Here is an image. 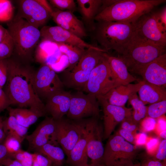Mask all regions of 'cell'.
Here are the masks:
<instances>
[{
	"label": "cell",
	"instance_id": "816d5d0a",
	"mask_svg": "<svg viewBox=\"0 0 166 166\" xmlns=\"http://www.w3.org/2000/svg\"><path fill=\"white\" fill-rule=\"evenodd\" d=\"M113 166H134V164L132 160H121L116 162Z\"/></svg>",
	"mask_w": 166,
	"mask_h": 166
},
{
	"label": "cell",
	"instance_id": "d6a6232c",
	"mask_svg": "<svg viewBox=\"0 0 166 166\" xmlns=\"http://www.w3.org/2000/svg\"><path fill=\"white\" fill-rule=\"evenodd\" d=\"M14 50L13 42L9 34L0 43V60L7 59L10 57L13 54Z\"/></svg>",
	"mask_w": 166,
	"mask_h": 166
},
{
	"label": "cell",
	"instance_id": "8fae6325",
	"mask_svg": "<svg viewBox=\"0 0 166 166\" xmlns=\"http://www.w3.org/2000/svg\"><path fill=\"white\" fill-rule=\"evenodd\" d=\"M99 103L96 97L91 93L85 94L82 91H77L72 94L69 110L66 115L73 120L86 118H99Z\"/></svg>",
	"mask_w": 166,
	"mask_h": 166
},
{
	"label": "cell",
	"instance_id": "9c48e42d",
	"mask_svg": "<svg viewBox=\"0 0 166 166\" xmlns=\"http://www.w3.org/2000/svg\"><path fill=\"white\" fill-rule=\"evenodd\" d=\"M53 11L46 0L18 1V12L16 16L25 19L38 28L45 25Z\"/></svg>",
	"mask_w": 166,
	"mask_h": 166
},
{
	"label": "cell",
	"instance_id": "3957f363",
	"mask_svg": "<svg viewBox=\"0 0 166 166\" xmlns=\"http://www.w3.org/2000/svg\"><path fill=\"white\" fill-rule=\"evenodd\" d=\"M7 26L14 44L12 56L23 63L30 65L41 38L40 30L25 19L16 16L7 22Z\"/></svg>",
	"mask_w": 166,
	"mask_h": 166
},
{
	"label": "cell",
	"instance_id": "484cf974",
	"mask_svg": "<svg viewBox=\"0 0 166 166\" xmlns=\"http://www.w3.org/2000/svg\"><path fill=\"white\" fill-rule=\"evenodd\" d=\"M77 2L83 20L88 24H93L102 5V0H77Z\"/></svg>",
	"mask_w": 166,
	"mask_h": 166
},
{
	"label": "cell",
	"instance_id": "bcb514c9",
	"mask_svg": "<svg viewBox=\"0 0 166 166\" xmlns=\"http://www.w3.org/2000/svg\"><path fill=\"white\" fill-rule=\"evenodd\" d=\"M1 164L3 166H23L18 161L9 156L3 160Z\"/></svg>",
	"mask_w": 166,
	"mask_h": 166
},
{
	"label": "cell",
	"instance_id": "8992f818",
	"mask_svg": "<svg viewBox=\"0 0 166 166\" xmlns=\"http://www.w3.org/2000/svg\"><path fill=\"white\" fill-rule=\"evenodd\" d=\"M119 85L113 76L109 65L104 53L102 58L91 71L82 91L97 97L104 95L112 89Z\"/></svg>",
	"mask_w": 166,
	"mask_h": 166
},
{
	"label": "cell",
	"instance_id": "5b68a950",
	"mask_svg": "<svg viewBox=\"0 0 166 166\" xmlns=\"http://www.w3.org/2000/svg\"><path fill=\"white\" fill-rule=\"evenodd\" d=\"M134 33L133 23L101 21L96 28L95 38L103 49H113L121 55Z\"/></svg>",
	"mask_w": 166,
	"mask_h": 166
},
{
	"label": "cell",
	"instance_id": "b9f144b4",
	"mask_svg": "<svg viewBox=\"0 0 166 166\" xmlns=\"http://www.w3.org/2000/svg\"><path fill=\"white\" fill-rule=\"evenodd\" d=\"M10 105L8 99L4 90L0 88V113Z\"/></svg>",
	"mask_w": 166,
	"mask_h": 166
},
{
	"label": "cell",
	"instance_id": "7402d4cb",
	"mask_svg": "<svg viewBox=\"0 0 166 166\" xmlns=\"http://www.w3.org/2000/svg\"><path fill=\"white\" fill-rule=\"evenodd\" d=\"M89 138L88 130L85 126L78 140L67 156L66 162L70 166H86L88 156L87 145Z\"/></svg>",
	"mask_w": 166,
	"mask_h": 166
},
{
	"label": "cell",
	"instance_id": "ab89813d",
	"mask_svg": "<svg viewBox=\"0 0 166 166\" xmlns=\"http://www.w3.org/2000/svg\"><path fill=\"white\" fill-rule=\"evenodd\" d=\"M141 121V126L143 129L146 132L153 130L156 125V119L149 117H146Z\"/></svg>",
	"mask_w": 166,
	"mask_h": 166
},
{
	"label": "cell",
	"instance_id": "f1b7e54d",
	"mask_svg": "<svg viewBox=\"0 0 166 166\" xmlns=\"http://www.w3.org/2000/svg\"><path fill=\"white\" fill-rule=\"evenodd\" d=\"M58 50L68 57L69 68L67 69L71 70L77 64L85 50L71 45L62 44H55Z\"/></svg>",
	"mask_w": 166,
	"mask_h": 166
},
{
	"label": "cell",
	"instance_id": "e575fe53",
	"mask_svg": "<svg viewBox=\"0 0 166 166\" xmlns=\"http://www.w3.org/2000/svg\"><path fill=\"white\" fill-rule=\"evenodd\" d=\"M49 1L52 5L60 10H66L73 12L76 9V3L73 0H50Z\"/></svg>",
	"mask_w": 166,
	"mask_h": 166
},
{
	"label": "cell",
	"instance_id": "7a4b0ae2",
	"mask_svg": "<svg viewBox=\"0 0 166 166\" xmlns=\"http://www.w3.org/2000/svg\"><path fill=\"white\" fill-rule=\"evenodd\" d=\"M166 0H102L100 11L94 18L99 22L134 23L142 15L152 11Z\"/></svg>",
	"mask_w": 166,
	"mask_h": 166
},
{
	"label": "cell",
	"instance_id": "7c38bea8",
	"mask_svg": "<svg viewBox=\"0 0 166 166\" xmlns=\"http://www.w3.org/2000/svg\"><path fill=\"white\" fill-rule=\"evenodd\" d=\"M136 152L132 144L116 133L108 138L104 147L102 162L107 166H113L120 160L133 161Z\"/></svg>",
	"mask_w": 166,
	"mask_h": 166
},
{
	"label": "cell",
	"instance_id": "e0dca14e",
	"mask_svg": "<svg viewBox=\"0 0 166 166\" xmlns=\"http://www.w3.org/2000/svg\"><path fill=\"white\" fill-rule=\"evenodd\" d=\"M55 120L52 117H46L26 139L28 142L30 150L36 151L48 143L55 145L58 144L55 134Z\"/></svg>",
	"mask_w": 166,
	"mask_h": 166
},
{
	"label": "cell",
	"instance_id": "60d3db41",
	"mask_svg": "<svg viewBox=\"0 0 166 166\" xmlns=\"http://www.w3.org/2000/svg\"><path fill=\"white\" fill-rule=\"evenodd\" d=\"M156 159L159 161H164L166 158V140L164 139L159 144L156 152Z\"/></svg>",
	"mask_w": 166,
	"mask_h": 166
},
{
	"label": "cell",
	"instance_id": "d4e9b609",
	"mask_svg": "<svg viewBox=\"0 0 166 166\" xmlns=\"http://www.w3.org/2000/svg\"><path fill=\"white\" fill-rule=\"evenodd\" d=\"M9 115L14 117L20 124L28 128L35 123L38 118L45 116L46 113L43 111L29 108H12L8 107Z\"/></svg>",
	"mask_w": 166,
	"mask_h": 166
},
{
	"label": "cell",
	"instance_id": "ee69618b",
	"mask_svg": "<svg viewBox=\"0 0 166 166\" xmlns=\"http://www.w3.org/2000/svg\"><path fill=\"white\" fill-rule=\"evenodd\" d=\"M118 134L128 142L135 143V137L130 132L121 128L119 130Z\"/></svg>",
	"mask_w": 166,
	"mask_h": 166
},
{
	"label": "cell",
	"instance_id": "8d00e7d4",
	"mask_svg": "<svg viewBox=\"0 0 166 166\" xmlns=\"http://www.w3.org/2000/svg\"><path fill=\"white\" fill-rule=\"evenodd\" d=\"M156 21L159 27L166 35V7H164L160 10L155 12Z\"/></svg>",
	"mask_w": 166,
	"mask_h": 166
},
{
	"label": "cell",
	"instance_id": "836d02e7",
	"mask_svg": "<svg viewBox=\"0 0 166 166\" xmlns=\"http://www.w3.org/2000/svg\"><path fill=\"white\" fill-rule=\"evenodd\" d=\"M22 142L16 136L9 134L6 136L3 144L6 147L9 155L21 149Z\"/></svg>",
	"mask_w": 166,
	"mask_h": 166
},
{
	"label": "cell",
	"instance_id": "db71d44e",
	"mask_svg": "<svg viewBox=\"0 0 166 166\" xmlns=\"http://www.w3.org/2000/svg\"><path fill=\"white\" fill-rule=\"evenodd\" d=\"M86 166H107L103 163H91Z\"/></svg>",
	"mask_w": 166,
	"mask_h": 166
},
{
	"label": "cell",
	"instance_id": "9f6ffc18",
	"mask_svg": "<svg viewBox=\"0 0 166 166\" xmlns=\"http://www.w3.org/2000/svg\"><path fill=\"white\" fill-rule=\"evenodd\" d=\"M134 166H141V164L140 163H137L134 164Z\"/></svg>",
	"mask_w": 166,
	"mask_h": 166
},
{
	"label": "cell",
	"instance_id": "ba28073f",
	"mask_svg": "<svg viewBox=\"0 0 166 166\" xmlns=\"http://www.w3.org/2000/svg\"><path fill=\"white\" fill-rule=\"evenodd\" d=\"M85 119L73 120L63 117L55 120L57 141L67 156L83 131Z\"/></svg>",
	"mask_w": 166,
	"mask_h": 166
},
{
	"label": "cell",
	"instance_id": "277c9868",
	"mask_svg": "<svg viewBox=\"0 0 166 166\" xmlns=\"http://www.w3.org/2000/svg\"><path fill=\"white\" fill-rule=\"evenodd\" d=\"M166 53V46L143 39L134 33L119 57L129 72L136 74L141 67Z\"/></svg>",
	"mask_w": 166,
	"mask_h": 166
},
{
	"label": "cell",
	"instance_id": "4fadbf2b",
	"mask_svg": "<svg viewBox=\"0 0 166 166\" xmlns=\"http://www.w3.org/2000/svg\"><path fill=\"white\" fill-rule=\"evenodd\" d=\"M133 24L135 34L155 44L166 46V35L160 29L155 12L152 11L142 15Z\"/></svg>",
	"mask_w": 166,
	"mask_h": 166
},
{
	"label": "cell",
	"instance_id": "6f0895ef",
	"mask_svg": "<svg viewBox=\"0 0 166 166\" xmlns=\"http://www.w3.org/2000/svg\"><path fill=\"white\" fill-rule=\"evenodd\" d=\"M0 166H3L1 164H0Z\"/></svg>",
	"mask_w": 166,
	"mask_h": 166
},
{
	"label": "cell",
	"instance_id": "4dcf8cb0",
	"mask_svg": "<svg viewBox=\"0 0 166 166\" xmlns=\"http://www.w3.org/2000/svg\"><path fill=\"white\" fill-rule=\"evenodd\" d=\"M166 112V100L154 103L147 107V117L155 119L163 115Z\"/></svg>",
	"mask_w": 166,
	"mask_h": 166
},
{
	"label": "cell",
	"instance_id": "7dc6e473",
	"mask_svg": "<svg viewBox=\"0 0 166 166\" xmlns=\"http://www.w3.org/2000/svg\"><path fill=\"white\" fill-rule=\"evenodd\" d=\"M146 135L145 133H139L135 137V143L138 145H143L146 143Z\"/></svg>",
	"mask_w": 166,
	"mask_h": 166
},
{
	"label": "cell",
	"instance_id": "f6af8a7d",
	"mask_svg": "<svg viewBox=\"0 0 166 166\" xmlns=\"http://www.w3.org/2000/svg\"><path fill=\"white\" fill-rule=\"evenodd\" d=\"M159 144V141L158 139L153 138L150 139L146 143V148L148 151L150 153H152L158 147Z\"/></svg>",
	"mask_w": 166,
	"mask_h": 166
},
{
	"label": "cell",
	"instance_id": "6da1fadb",
	"mask_svg": "<svg viewBox=\"0 0 166 166\" xmlns=\"http://www.w3.org/2000/svg\"><path fill=\"white\" fill-rule=\"evenodd\" d=\"M7 61V78L4 91L10 105L29 107L46 113L45 104L34 89L35 70L30 64L23 63L12 56Z\"/></svg>",
	"mask_w": 166,
	"mask_h": 166
},
{
	"label": "cell",
	"instance_id": "f35d334b",
	"mask_svg": "<svg viewBox=\"0 0 166 166\" xmlns=\"http://www.w3.org/2000/svg\"><path fill=\"white\" fill-rule=\"evenodd\" d=\"M7 59L0 60V88L5 85L7 78Z\"/></svg>",
	"mask_w": 166,
	"mask_h": 166
},
{
	"label": "cell",
	"instance_id": "c3c4849f",
	"mask_svg": "<svg viewBox=\"0 0 166 166\" xmlns=\"http://www.w3.org/2000/svg\"><path fill=\"white\" fill-rule=\"evenodd\" d=\"M163 116L157 119L156 125H157L158 129L160 132L166 130V120Z\"/></svg>",
	"mask_w": 166,
	"mask_h": 166
},
{
	"label": "cell",
	"instance_id": "83f0119b",
	"mask_svg": "<svg viewBox=\"0 0 166 166\" xmlns=\"http://www.w3.org/2000/svg\"><path fill=\"white\" fill-rule=\"evenodd\" d=\"M3 128L6 136L14 135L22 142L27 135L28 130V128L19 124L15 118L10 115L3 121Z\"/></svg>",
	"mask_w": 166,
	"mask_h": 166
},
{
	"label": "cell",
	"instance_id": "d6986e66",
	"mask_svg": "<svg viewBox=\"0 0 166 166\" xmlns=\"http://www.w3.org/2000/svg\"><path fill=\"white\" fill-rule=\"evenodd\" d=\"M53 21L58 26L82 38L87 36L82 22L73 14L69 11L57 9L51 14Z\"/></svg>",
	"mask_w": 166,
	"mask_h": 166
},
{
	"label": "cell",
	"instance_id": "74e56055",
	"mask_svg": "<svg viewBox=\"0 0 166 166\" xmlns=\"http://www.w3.org/2000/svg\"><path fill=\"white\" fill-rule=\"evenodd\" d=\"M121 128L131 132L133 135L138 129V123L133 120L132 116L125 118L121 122Z\"/></svg>",
	"mask_w": 166,
	"mask_h": 166
},
{
	"label": "cell",
	"instance_id": "680465c9",
	"mask_svg": "<svg viewBox=\"0 0 166 166\" xmlns=\"http://www.w3.org/2000/svg\"><path fill=\"white\" fill-rule=\"evenodd\" d=\"M1 118L0 117V119Z\"/></svg>",
	"mask_w": 166,
	"mask_h": 166
},
{
	"label": "cell",
	"instance_id": "7bdbcfd3",
	"mask_svg": "<svg viewBox=\"0 0 166 166\" xmlns=\"http://www.w3.org/2000/svg\"><path fill=\"white\" fill-rule=\"evenodd\" d=\"M23 166H32L33 162V153L24 151V155L19 162Z\"/></svg>",
	"mask_w": 166,
	"mask_h": 166
},
{
	"label": "cell",
	"instance_id": "1f68e13d",
	"mask_svg": "<svg viewBox=\"0 0 166 166\" xmlns=\"http://www.w3.org/2000/svg\"><path fill=\"white\" fill-rule=\"evenodd\" d=\"M14 7L10 0H0V22H8L13 18Z\"/></svg>",
	"mask_w": 166,
	"mask_h": 166
},
{
	"label": "cell",
	"instance_id": "f546056e",
	"mask_svg": "<svg viewBox=\"0 0 166 166\" xmlns=\"http://www.w3.org/2000/svg\"><path fill=\"white\" fill-rule=\"evenodd\" d=\"M128 100L133 109L132 117L134 121L138 123L147 117V107L140 99L137 93L132 95Z\"/></svg>",
	"mask_w": 166,
	"mask_h": 166
},
{
	"label": "cell",
	"instance_id": "603a6c76",
	"mask_svg": "<svg viewBox=\"0 0 166 166\" xmlns=\"http://www.w3.org/2000/svg\"><path fill=\"white\" fill-rule=\"evenodd\" d=\"M104 55L109 65L113 76L119 85H125L137 81L129 72L123 61L119 57L108 55L106 53Z\"/></svg>",
	"mask_w": 166,
	"mask_h": 166
},
{
	"label": "cell",
	"instance_id": "d590c367",
	"mask_svg": "<svg viewBox=\"0 0 166 166\" xmlns=\"http://www.w3.org/2000/svg\"><path fill=\"white\" fill-rule=\"evenodd\" d=\"M32 166H56L48 158L37 152L33 153Z\"/></svg>",
	"mask_w": 166,
	"mask_h": 166
},
{
	"label": "cell",
	"instance_id": "681fc988",
	"mask_svg": "<svg viewBox=\"0 0 166 166\" xmlns=\"http://www.w3.org/2000/svg\"><path fill=\"white\" fill-rule=\"evenodd\" d=\"M166 160L161 162L156 159L149 160L144 166H166Z\"/></svg>",
	"mask_w": 166,
	"mask_h": 166
},
{
	"label": "cell",
	"instance_id": "4316f807",
	"mask_svg": "<svg viewBox=\"0 0 166 166\" xmlns=\"http://www.w3.org/2000/svg\"><path fill=\"white\" fill-rule=\"evenodd\" d=\"M36 152L47 157L56 166H62L65 161L63 150L57 145L47 144L37 149Z\"/></svg>",
	"mask_w": 166,
	"mask_h": 166
},
{
	"label": "cell",
	"instance_id": "11a10c76",
	"mask_svg": "<svg viewBox=\"0 0 166 166\" xmlns=\"http://www.w3.org/2000/svg\"><path fill=\"white\" fill-rule=\"evenodd\" d=\"M166 130L162 131L160 132V136L164 139H166Z\"/></svg>",
	"mask_w": 166,
	"mask_h": 166
},
{
	"label": "cell",
	"instance_id": "ffe728a7",
	"mask_svg": "<svg viewBox=\"0 0 166 166\" xmlns=\"http://www.w3.org/2000/svg\"><path fill=\"white\" fill-rule=\"evenodd\" d=\"M71 95L70 92L63 89L49 97L45 104L46 113L50 114L54 120L63 117L69 110Z\"/></svg>",
	"mask_w": 166,
	"mask_h": 166
},
{
	"label": "cell",
	"instance_id": "cb8c5ba5",
	"mask_svg": "<svg viewBox=\"0 0 166 166\" xmlns=\"http://www.w3.org/2000/svg\"><path fill=\"white\" fill-rule=\"evenodd\" d=\"M165 88L144 81L137 92L139 98L145 105L166 100Z\"/></svg>",
	"mask_w": 166,
	"mask_h": 166
},
{
	"label": "cell",
	"instance_id": "f5cc1de1",
	"mask_svg": "<svg viewBox=\"0 0 166 166\" xmlns=\"http://www.w3.org/2000/svg\"><path fill=\"white\" fill-rule=\"evenodd\" d=\"M9 35L7 30L0 24V43L4 40Z\"/></svg>",
	"mask_w": 166,
	"mask_h": 166
},
{
	"label": "cell",
	"instance_id": "9a60e30c",
	"mask_svg": "<svg viewBox=\"0 0 166 166\" xmlns=\"http://www.w3.org/2000/svg\"><path fill=\"white\" fill-rule=\"evenodd\" d=\"M103 113V140L108 139L116 126L125 118L132 116V109L111 105L101 96L96 97Z\"/></svg>",
	"mask_w": 166,
	"mask_h": 166
},
{
	"label": "cell",
	"instance_id": "30bf717a",
	"mask_svg": "<svg viewBox=\"0 0 166 166\" xmlns=\"http://www.w3.org/2000/svg\"><path fill=\"white\" fill-rule=\"evenodd\" d=\"M33 85L38 97L46 99L56 93L63 89V84L55 71L47 64H41L35 70Z\"/></svg>",
	"mask_w": 166,
	"mask_h": 166
},
{
	"label": "cell",
	"instance_id": "ac0fdd59",
	"mask_svg": "<svg viewBox=\"0 0 166 166\" xmlns=\"http://www.w3.org/2000/svg\"><path fill=\"white\" fill-rule=\"evenodd\" d=\"M136 74L146 82L166 88V53L141 67Z\"/></svg>",
	"mask_w": 166,
	"mask_h": 166
},
{
	"label": "cell",
	"instance_id": "52a82bcc",
	"mask_svg": "<svg viewBox=\"0 0 166 166\" xmlns=\"http://www.w3.org/2000/svg\"><path fill=\"white\" fill-rule=\"evenodd\" d=\"M107 52L103 49L89 48L85 50L76 65L67 72V78L70 84L77 88L83 87L91 71Z\"/></svg>",
	"mask_w": 166,
	"mask_h": 166
},
{
	"label": "cell",
	"instance_id": "f907efd6",
	"mask_svg": "<svg viewBox=\"0 0 166 166\" xmlns=\"http://www.w3.org/2000/svg\"><path fill=\"white\" fill-rule=\"evenodd\" d=\"M9 154L3 143L0 144V164L5 158L8 156Z\"/></svg>",
	"mask_w": 166,
	"mask_h": 166
},
{
	"label": "cell",
	"instance_id": "5bb4252c",
	"mask_svg": "<svg viewBox=\"0 0 166 166\" xmlns=\"http://www.w3.org/2000/svg\"><path fill=\"white\" fill-rule=\"evenodd\" d=\"M98 119V117H91L85 120L89 135L87 153L88 157L91 160V163H102L104 150L102 142L103 128Z\"/></svg>",
	"mask_w": 166,
	"mask_h": 166
},
{
	"label": "cell",
	"instance_id": "2e32d148",
	"mask_svg": "<svg viewBox=\"0 0 166 166\" xmlns=\"http://www.w3.org/2000/svg\"><path fill=\"white\" fill-rule=\"evenodd\" d=\"M42 41L50 42L54 44H69L85 50L89 48L102 49L89 44L71 32L58 26H43L40 30Z\"/></svg>",
	"mask_w": 166,
	"mask_h": 166
},
{
	"label": "cell",
	"instance_id": "44dd1931",
	"mask_svg": "<svg viewBox=\"0 0 166 166\" xmlns=\"http://www.w3.org/2000/svg\"><path fill=\"white\" fill-rule=\"evenodd\" d=\"M144 81L133 84L129 83L125 85H120L109 91L103 97L110 104L119 106H124L129 97L137 93Z\"/></svg>",
	"mask_w": 166,
	"mask_h": 166
}]
</instances>
